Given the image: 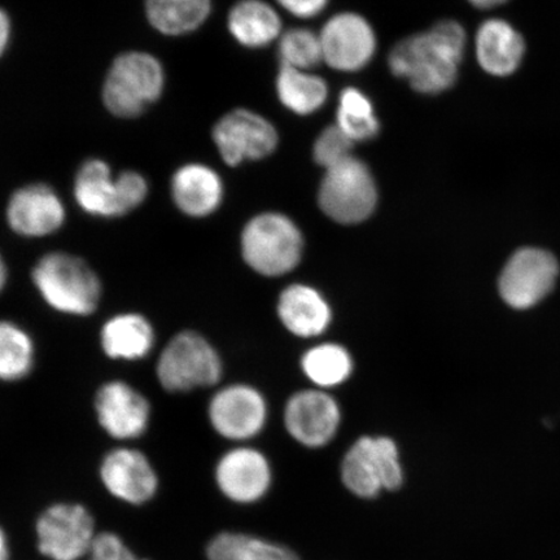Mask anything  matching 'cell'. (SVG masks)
<instances>
[{
    "label": "cell",
    "instance_id": "obj_1",
    "mask_svg": "<svg viewBox=\"0 0 560 560\" xmlns=\"http://www.w3.org/2000/svg\"><path fill=\"white\" fill-rule=\"evenodd\" d=\"M466 45L464 26L453 20L441 21L427 32L398 42L389 52L388 66L418 93L438 95L457 82Z\"/></svg>",
    "mask_w": 560,
    "mask_h": 560
},
{
    "label": "cell",
    "instance_id": "obj_2",
    "mask_svg": "<svg viewBox=\"0 0 560 560\" xmlns=\"http://www.w3.org/2000/svg\"><path fill=\"white\" fill-rule=\"evenodd\" d=\"M35 290L51 310L73 317H88L101 305L100 276L79 256L50 252L32 270Z\"/></svg>",
    "mask_w": 560,
    "mask_h": 560
},
{
    "label": "cell",
    "instance_id": "obj_3",
    "mask_svg": "<svg viewBox=\"0 0 560 560\" xmlns=\"http://www.w3.org/2000/svg\"><path fill=\"white\" fill-rule=\"evenodd\" d=\"M143 174L126 171L114 177L101 159H90L75 174L73 194L77 205L89 215L120 219L135 212L149 196Z\"/></svg>",
    "mask_w": 560,
    "mask_h": 560
},
{
    "label": "cell",
    "instance_id": "obj_4",
    "mask_svg": "<svg viewBox=\"0 0 560 560\" xmlns=\"http://www.w3.org/2000/svg\"><path fill=\"white\" fill-rule=\"evenodd\" d=\"M165 89V70L156 56L129 51L117 56L105 75L103 103L110 115L136 118L155 104Z\"/></svg>",
    "mask_w": 560,
    "mask_h": 560
},
{
    "label": "cell",
    "instance_id": "obj_5",
    "mask_svg": "<svg viewBox=\"0 0 560 560\" xmlns=\"http://www.w3.org/2000/svg\"><path fill=\"white\" fill-rule=\"evenodd\" d=\"M303 248L296 223L282 213L258 214L242 233L244 261L264 277L289 275L299 265Z\"/></svg>",
    "mask_w": 560,
    "mask_h": 560
},
{
    "label": "cell",
    "instance_id": "obj_6",
    "mask_svg": "<svg viewBox=\"0 0 560 560\" xmlns=\"http://www.w3.org/2000/svg\"><path fill=\"white\" fill-rule=\"evenodd\" d=\"M222 373L219 352L205 336L190 330L173 336L161 350L156 366L161 387L171 394L212 387Z\"/></svg>",
    "mask_w": 560,
    "mask_h": 560
},
{
    "label": "cell",
    "instance_id": "obj_7",
    "mask_svg": "<svg viewBox=\"0 0 560 560\" xmlns=\"http://www.w3.org/2000/svg\"><path fill=\"white\" fill-rule=\"evenodd\" d=\"M341 480L350 493L366 500L376 499L383 490L400 489L404 470L395 441L370 436L357 440L342 459Z\"/></svg>",
    "mask_w": 560,
    "mask_h": 560
},
{
    "label": "cell",
    "instance_id": "obj_8",
    "mask_svg": "<svg viewBox=\"0 0 560 560\" xmlns=\"http://www.w3.org/2000/svg\"><path fill=\"white\" fill-rule=\"evenodd\" d=\"M319 207L341 225H355L374 213L377 188L373 173L360 159L350 156L325 171L318 194Z\"/></svg>",
    "mask_w": 560,
    "mask_h": 560
},
{
    "label": "cell",
    "instance_id": "obj_9",
    "mask_svg": "<svg viewBox=\"0 0 560 560\" xmlns=\"http://www.w3.org/2000/svg\"><path fill=\"white\" fill-rule=\"evenodd\" d=\"M97 534L93 514L81 503H54L35 522L37 549L48 560L88 559Z\"/></svg>",
    "mask_w": 560,
    "mask_h": 560
},
{
    "label": "cell",
    "instance_id": "obj_10",
    "mask_svg": "<svg viewBox=\"0 0 560 560\" xmlns=\"http://www.w3.org/2000/svg\"><path fill=\"white\" fill-rule=\"evenodd\" d=\"M558 275L557 258L550 252L540 248L520 249L511 256L501 272V298L514 310H529L555 289Z\"/></svg>",
    "mask_w": 560,
    "mask_h": 560
},
{
    "label": "cell",
    "instance_id": "obj_11",
    "mask_svg": "<svg viewBox=\"0 0 560 560\" xmlns=\"http://www.w3.org/2000/svg\"><path fill=\"white\" fill-rule=\"evenodd\" d=\"M212 137L222 160L230 166L268 158L279 143L275 125L249 109L231 110L221 117Z\"/></svg>",
    "mask_w": 560,
    "mask_h": 560
},
{
    "label": "cell",
    "instance_id": "obj_12",
    "mask_svg": "<svg viewBox=\"0 0 560 560\" xmlns=\"http://www.w3.org/2000/svg\"><path fill=\"white\" fill-rule=\"evenodd\" d=\"M94 409L102 430L118 441L142 438L151 423L149 398L124 381L104 383L96 390Z\"/></svg>",
    "mask_w": 560,
    "mask_h": 560
},
{
    "label": "cell",
    "instance_id": "obj_13",
    "mask_svg": "<svg viewBox=\"0 0 560 560\" xmlns=\"http://www.w3.org/2000/svg\"><path fill=\"white\" fill-rule=\"evenodd\" d=\"M100 478L114 499L130 506H142L155 499L160 486L159 475L149 457L125 446L104 455Z\"/></svg>",
    "mask_w": 560,
    "mask_h": 560
},
{
    "label": "cell",
    "instance_id": "obj_14",
    "mask_svg": "<svg viewBox=\"0 0 560 560\" xmlns=\"http://www.w3.org/2000/svg\"><path fill=\"white\" fill-rule=\"evenodd\" d=\"M324 62L339 72H357L373 60L376 35L359 13H339L327 21L319 33Z\"/></svg>",
    "mask_w": 560,
    "mask_h": 560
},
{
    "label": "cell",
    "instance_id": "obj_15",
    "mask_svg": "<svg viewBox=\"0 0 560 560\" xmlns=\"http://www.w3.org/2000/svg\"><path fill=\"white\" fill-rule=\"evenodd\" d=\"M210 424L222 438L244 441L260 433L268 408L260 392L245 384H234L217 392L209 402Z\"/></svg>",
    "mask_w": 560,
    "mask_h": 560
},
{
    "label": "cell",
    "instance_id": "obj_16",
    "mask_svg": "<svg viewBox=\"0 0 560 560\" xmlns=\"http://www.w3.org/2000/svg\"><path fill=\"white\" fill-rule=\"evenodd\" d=\"M65 202L51 186L32 184L10 196L5 221L13 233L23 237H45L65 226Z\"/></svg>",
    "mask_w": 560,
    "mask_h": 560
},
{
    "label": "cell",
    "instance_id": "obj_17",
    "mask_svg": "<svg viewBox=\"0 0 560 560\" xmlns=\"http://www.w3.org/2000/svg\"><path fill=\"white\" fill-rule=\"evenodd\" d=\"M285 429L301 445L324 447L335 438L341 422L338 402L324 390L299 392L287 402Z\"/></svg>",
    "mask_w": 560,
    "mask_h": 560
},
{
    "label": "cell",
    "instance_id": "obj_18",
    "mask_svg": "<svg viewBox=\"0 0 560 560\" xmlns=\"http://www.w3.org/2000/svg\"><path fill=\"white\" fill-rule=\"evenodd\" d=\"M214 478L228 500L250 505L269 492L271 468L262 453L252 447H235L222 455Z\"/></svg>",
    "mask_w": 560,
    "mask_h": 560
},
{
    "label": "cell",
    "instance_id": "obj_19",
    "mask_svg": "<svg viewBox=\"0 0 560 560\" xmlns=\"http://www.w3.org/2000/svg\"><path fill=\"white\" fill-rule=\"evenodd\" d=\"M223 182L212 167L191 163L178 167L171 180L174 206L191 219H206L221 207Z\"/></svg>",
    "mask_w": 560,
    "mask_h": 560
},
{
    "label": "cell",
    "instance_id": "obj_20",
    "mask_svg": "<svg viewBox=\"0 0 560 560\" xmlns=\"http://www.w3.org/2000/svg\"><path fill=\"white\" fill-rule=\"evenodd\" d=\"M479 66L494 77H509L520 69L525 42L513 25L502 19H489L479 26L475 38Z\"/></svg>",
    "mask_w": 560,
    "mask_h": 560
},
{
    "label": "cell",
    "instance_id": "obj_21",
    "mask_svg": "<svg viewBox=\"0 0 560 560\" xmlns=\"http://www.w3.org/2000/svg\"><path fill=\"white\" fill-rule=\"evenodd\" d=\"M155 342V328L139 313L116 314L105 320L101 330L103 353L115 361H142L151 354Z\"/></svg>",
    "mask_w": 560,
    "mask_h": 560
},
{
    "label": "cell",
    "instance_id": "obj_22",
    "mask_svg": "<svg viewBox=\"0 0 560 560\" xmlns=\"http://www.w3.org/2000/svg\"><path fill=\"white\" fill-rule=\"evenodd\" d=\"M278 315L291 334L299 338H315L331 324L330 305L311 285L292 284L279 298Z\"/></svg>",
    "mask_w": 560,
    "mask_h": 560
},
{
    "label": "cell",
    "instance_id": "obj_23",
    "mask_svg": "<svg viewBox=\"0 0 560 560\" xmlns=\"http://www.w3.org/2000/svg\"><path fill=\"white\" fill-rule=\"evenodd\" d=\"M228 26L237 44L247 48L266 47L282 35V21L264 0L237 2L229 13Z\"/></svg>",
    "mask_w": 560,
    "mask_h": 560
},
{
    "label": "cell",
    "instance_id": "obj_24",
    "mask_svg": "<svg viewBox=\"0 0 560 560\" xmlns=\"http://www.w3.org/2000/svg\"><path fill=\"white\" fill-rule=\"evenodd\" d=\"M144 5L153 30L167 37L198 31L212 11V0H145Z\"/></svg>",
    "mask_w": 560,
    "mask_h": 560
},
{
    "label": "cell",
    "instance_id": "obj_25",
    "mask_svg": "<svg viewBox=\"0 0 560 560\" xmlns=\"http://www.w3.org/2000/svg\"><path fill=\"white\" fill-rule=\"evenodd\" d=\"M276 88L280 103L299 116L315 114L328 96L327 83L320 77L287 66H280Z\"/></svg>",
    "mask_w": 560,
    "mask_h": 560
},
{
    "label": "cell",
    "instance_id": "obj_26",
    "mask_svg": "<svg viewBox=\"0 0 560 560\" xmlns=\"http://www.w3.org/2000/svg\"><path fill=\"white\" fill-rule=\"evenodd\" d=\"M208 560H301L283 545L240 532H222L207 546Z\"/></svg>",
    "mask_w": 560,
    "mask_h": 560
},
{
    "label": "cell",
    "instance_id": "obj_27",
    "mask_svg": "<svg viewBox=\"0 0 560 560\" xmlns=\"http://www.w3.org/2000/svg\"><path fill=\"white\" fill-rule=\"evenodd\" d=\"M35 347L32 336L12 320H0V381L16 383L32 374Z\"/></svg>",
    "mask_w": 560,
    "mask_h": 560
},
{
    "label": "cell",
    "instance_id": "obj_28",
    "mask_svg": "<svg viewBox=\"0 0 560 560\" xmlns=\"http://www.w3.org/2000/svg\"><path fill=\"white\" fill-rule=\"evenodd\" d=\"M301 366L307 380L320 388H331L352 375L353 360L345 347L327 342L307 350Z\"/></svg>",
    "mask_w": 560,
    "mask_h": 560
},
{
    "label": "cell",
    "instance_id": "obj_29",
    "mask_svg": "<svg viewBox=\"0 0 560 560\" xmlns=\"http://www.w3.org/2000/svg\"><path fill=\"white\" fill-rule=\"evenodd\" d=\"M336 125L357 142H365L380 135L381 124L375 115L373 102L355 88L341 91L336 114Z\"/></svg>",
    "mask_w": 560,
    "mask_h": 560
},
{
    "label": "cell",
    "instance_id": "obj_30",
    "mask_svg": "<svg viewBox=\"0 0 560 560\" xmlns=\"http://www.w3.org/2000/svg\"><path fill=\"white\" fill-rule=\"evenodd\" d=\"M279 56L282 66L307 70L324 62L319 34L304 27H295L280 35Z\"/></svg>",
    "mask_w": 560,
    "mask_h": 560
},
{
    "label": "cell",
    "instance_id": "obj_31",
    "mask_svg": "<svg viewBox=\"0 0 560 560\" xmlns=\"http://www.w3.org/2000/svg\"><path fill=\"white\" fill-rule=\"evenodd\" d=\"M353 140L335 124L328 126L315 140L313 158L315 163L327 171L334 165L341 163V161L353 156Z\"/></svg>",
    "mask_w": 560,
    "mask_h": 560
},
{
    "label": "cell",
    "instance_id": "obj_32",
    "mask_svg": "<svg viewBox=\"0 0 560 560\" xmlns=\"http://www.w3.org/2000/svg\"><path fill=\"white\" fill-rule=\"evenodd\" d=\"M88 560H150L136 555L115 532H100Z\"/></svg>",
    "mask_w": 560,
    "mask_h": 560
},
{
    "label": "cell",
    "instance_id": "obj_33",
    "mask_svg": "<svg viewBox=\"0 0 560 560\" xmlns=\"http://www.w3.org/2000/svg\"><path fill=\"white\" fill-rule=\"evenodd\" d=\"M278 3L293 16L311 19L326 9L328 0H278Z\"/></svg>",
    "mask_w": 560,
    "mask_h": 560
},
{
    "label": "cell",
    "instance_id": "obj_34",
    "mask_svg": "<svg viewBox=\"0 0 560 560\" xmlns=\"http://www.w3.org/2000/svg\"><path fill=\"white\" fill-rule=\"evenodd\" d=\"M12 34V23L9 12L0 7V60L9 50Z\"/></svg>",
    "mask_w": 560,
    "mask_h": 560
},
{
    "label": "cell",
    "instance_id": "obj_35",
    "mask_svg": "<svg viewBox=\"0 0 560 560\" xmlns=\"http://www.w3.org/2000/svg\"><path fill=\"white\" fill-rule=\"evenodd\" d=\"M0 560H11L9 537L2 527H0Z\"/></svg>",
    "mask_w": 560,
    "mask_h": 560
},
{
    "label": "cell",
    "instance_id": "obj_36",
    "mask_svg": "<svg viewBox=\"0 0 560 560\" xmlns=\"http://www.w3.org/2000/svg\"><path fill=\"white\" fill-rule=\"evenodd\" d=\"M468 2L476 7V9L489 10L506 3L508 0H468Z\"/></svg>",
    "mask_w": 560,
    "mask_h": 560
},
{
    "label": "cell",
    "instance_id": "obj_37",
    "mask_svg": "<svg viewBox=\"0 0 560 560\" xmlns=\"http://www.w3.org/2000/svg\"><path fill=\"white\" fill-rule=\"evenodd\" d=\"M7 280H9V269H7L3 256L0 255V292L4 290Z\"/></svg>",
    "mask_w": 560,
    "mask_h": 560
}]
</instances>
